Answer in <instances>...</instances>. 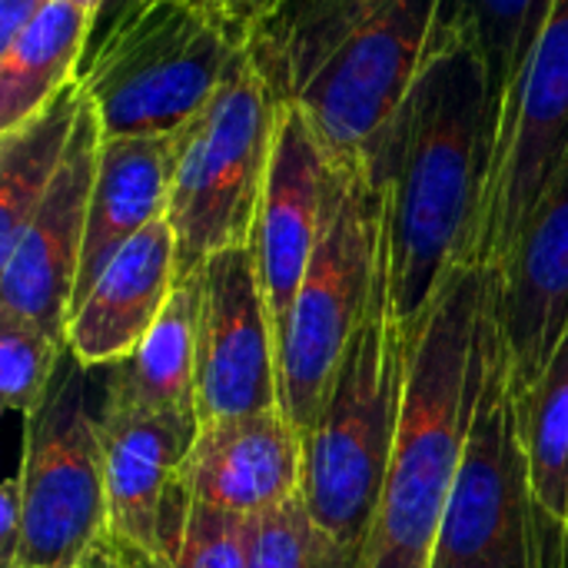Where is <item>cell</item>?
Segmentation results:
<instances>
[{"mask_svg":"<svg viewBox=\"0 0 568 568\" xmlns=\"http://www.w3.org/2000/svg\"><path fill=\"white\" fill-rule=\"evenodd\" d=\"M496 130L476 50L459 37H433L429 60L369 173L383 213L389 296L409 336L446 280L459 266H476Z\"/></svg>","mask_w":568,"mask_h":568,"instance_id":"1","label":"cell"},{"mask_svg":"<svg viewBox=\"0 0 568 568\" xmlns=\"http://www.w3.org/2000/svg\"><path fill=\"white\" fill-rule=\"evenodd\" d=\"M496 270L459 266L409 336L403 423L366 568H429L486 383Z\"/></svg>","mask_w":568,"mask_h":568,"instance_id":"2","label":"cell"},{"mask_svg":"<svg viewBox=\"0 0 568 568\" xmlns=\"http://www.w3.org/2000/svg\"><path fill=\"white\" fill-rule=\"evenodd\" d=\"M409 379V333L389 296L386 263L316 426L303 436V503L310 519L363 559L399 439Z\"/></svg>","mask_w":568,"mask_h":568,"instance_id":"3","label":"cell"},{"mask_svg":"<svg viewBox=\"0 0 568 568\" xmlns=\"http://www.w3.org/2000/svg\"><path fill=\"white\" fill-rule=\"evenodd\" d=\"M250 57V37L200 0H140L87 53L80 87L103 136H173Z\"/></svg>","mask_w":568,"mask_h":568,"instance_id":"4","label":"cell"},{"mask_svg":"<svg viewBox=\"0 0 568 568\" xmlns=\"http://www.w3.org/2000/svg\"><path fill=\"white\" fill-rule=\"evenodd\" d=\"M383 260L379 196L363 173L333 166L323 230L280 336V406L306 436L363 326Z\"/></svg>","mask_w":568,"mask_h":568,"instance_id":"5","label":"cell"},{"mask_svg":"<svg viewBox=\"0 0 568 568\" xmlns=\"http://www.w3.org/2000/svg\"><path fill=\"white\" fill-rule=\"evenodd\" d=\"M280 97L246 57L216 97L176 136V166L166 220L176 236V270L190 276L216 253L253 236Z\"/></svg>","mask_w":568,"mask_h":568,"instance_id":"6","label":"cell"},{"mask_svg":"<svg viewBox=\"0 0 568 568\" xmlns=\"http://www.w3.org/2000/svg\"><path fill=\"white\" fill-rule=\"evenodd\" d=\"M87 373L67 349L47 403L23 419V536L13 568H73L110 539L103 443Z\"/></svg>","mask_w":568,"mask_h":568,"instance_id":"7","label":"cell"},{"mask_svg":"<svg viewBox=\"0 0 568 568\" xmlns=\"http://www.w3.org/2000/svg\"><path fill=\"white\" fill-rule=\"evenodd\" d=\"M443 0H386L323 60L293 103L339 170L369 180L436 37Z\"/></svg>","mask_w":568,"mask_h":568,"instance_id":"8","label":"cell"},{"mask_svg":"<svg viewBox=\"0 0 568 568\" xmlns=\"http://www.w3.org/2000/svg\"><path fill=\"white\" fill-rule=\"evenodd\" d=\"M429 568H539L536 506L499 320Z\"/></svg>","mask_w":568,"mask_h":568,"instance_id":"9","label":"cell"},{"mask_svg":"<svg viewBox=\"0 0 568 568\" xmlns=\"http://www.w3.org/2000/svg\"><path fill=\"white\" fill-rule=\"evenodd\" d=\"M566 153L568 0H552V10L499 113L476 266L503 270Z\"/></svg>","mask_w":568,"mask_h":568,"instance_id":"10","label":"cell"},{"mask_svg":"<svg viewBox=\"0 0 568 568\" xmlns=\"http://www.w3.org/2000/svg\"><path fill=\"white\" fill-rule=\"evenodd\" d=\"M100 443L110 499V542L126 556L170 566L193 496L186 459L200 433L196 409H136L100 399Z\"/></svg>","mask_w":568,"mask_h":568,"instance_id":"11","label":"cell"},{"mask_svg":"<svg viewBox=\"0 0 568 568\" xmlns=\"http://www.w3.org/2000/svg\"><path fill=\"white\" fill-rule=\"evenodd\" d=\"M280 406V336L250 243L203 266L196 416L216 423Z\"/></svg>","mask_w":568,"mask_h":568,"instance_id":"12","label":"cell"},{"mask_svg":"<svg viewBox=\"0 0 568 568\" xmlns=\"http://www.w3.org/2000/svg\"><path fill=\"white\" fill-rule=\"evenodd\" d=\"M100 136L103 130L97 110L83 100L73 140L47 196L13 250L0 260V310L40 323L63 343L83 260Z\"/></svg>","mask_w":568,"mask_h":568,"instance_id":"13","label":"cell"},{"mask_svg":"<svg viewBox=\"0 0 568 568\" xmlns=\"http://www.w3.org/2000/svg\"><path fill=\"white\" fill-rule=\"evenodd\" d=\"M329 173L333 163L310 120L293 100H283L276 116L273 156L250 236L276 336H283L323 230Z\"/></svg>","mask_w":568,"mask_h":568,"instance_id":"14","label":"cell"},{"mask_svg":"<svg viewBox=\"0 0 568 568\" xmlns=\"http://www.w3.org/2000/svg\"><path fill=\"white\" fill-rule=\"evenodd\" d=\"M496 320L519 393L568 329V153L496 273Z\"/></svg>","mask_w":568,"mask_h":568,"instance_id":"15","label":"cell"},{"mask_svg":"<svg viewBox=\"0 0 568 568\" xmlns=\"http://www.w3.org/2000/svg\"><path fill=\"white\" fill-rule=\"evenodd\" d=\"M303 433L283 406L203 423L186 459L193 503L266 519L303 496Z\"/></svg>","mask_w":568,"mask_h":568,"instance_id":"16","label":"cell"},{"mask_svg":"<svg viewBox=\"0 0 568 568\" xmlns=\"http://www.w3.org/2000/svg\"><path fill=\"white\" fill-rule=\"evenodd\" d=\"M176 280V236L170 220H156L126 240L73 303L67 349L87 369L123 363L163 313Z\"/></svg>","mask_w":568,"mask_h":568,"instance_id":"17","label":"cell"},{"mask_svg":"<svg viewBox=\"0 0 568 568\" xmlns=\"http://www.w3.org/2000/svg\"><path fill=\"white\" fill-rule=\"evenodd\" d=\"M173 166L176 136H100L73 303L97 283L126 240L166 220Z\"/></svg>","mask_w":568,"mask_h":568,"instance_id":"18","label":"cell"},{"mask_svg":"<svg viewBox=\"0 0 568 568\" xmlns=\"http://www.w3.org/2000/svg\"><path fill=\"white\" fill-rule=\"evenodd\" d=\"M539 529V568H568V329L542 373L516 393Z\"/></svg>","mask_w":568,"mask_h":568,"instance_id":"19","label":"cell"},{"mask_svg":"<svg viewBox=\"0 0 568 568\" xmlns=\"http://www.w3.org/2000/svg\"><path fill=\"white\" fill-rule=\"evenodd\" d=\"M203 270L180 276L163 313L143 343L116 366H106L103 399L136 409H196Z\"/></svg>","mask_w":568,"mask_h":568,"instance_id":"20","label":"cell"},{"mask_svg":"<svg viewBox=\"0 0 568 568\" xmlns=\"http://www.w3.org/2000/svg\"><path fill=\"white\" fill-rule=\"evenodd\" d=\"M93 17L70 0H50L0 47V130L17 126L80 77Z\"/></svg>","mask_w":568,"mask_h":568,"instance_id":"21","label":"cell"},{"mask_svg":"<svg viewBox=\"0 0 568 568\" xmlns=\"http://www.w3.org/2000/svg\"><path fill=\"white\" fill-rule=\"evenodd\" d=\"M83 100L87 93L77 77L37 113L0 130V260L13 250L47 196L73 140Z\"/></svg>","mask_w":568,"mask_h":568,"instance_id":"22","label":"cell"},{"mask_svg":"<svg viewBox=\"0 0 568 568\" xmlns=\"http://www.w3.org/2000/svg\"><path fill=\"white\" fill-rule=\"evenodd\" d=\"M549 10L552 0H443L439 7L436 37H459L476 50L486 70L496 120Z\"/></svg>","mask_w":568,"mask_h":568,"instance_id":"23","label":"cell"},{"mask_svg":"<svg viewBox=\"0 0 568 568\" xmlns=\"http://www.w3.org/2000/svg\"><path fill=\"white\" fill-rule=\"evenodd\" d=\"M67 343L40 323L0 310V396L10 413L30 419L50 396Z\"/></svg>","mask_w":568,"mask_h":568,"instance_id":"24","label":"cell"},{"mask_svg":"<svg viewBox=\"0 0 568 568\" xmlns=\"http://www.w3.org/2000/svg\"><path fill=\"white\" fill-rule=\"evenodd\" d=\"M253 568H363V559L329 539L300 496L256 523Z\"/></svg>","mask_w":568,"mask_h":568,"instance_id":"25","label":"cell"},{"mask_svg":"<svg viewBox=\"0 0 568 568\" xmlns=\"http://www.w3.org/2000/svg\"><path fill=\"white\" fill-rule=\"evenodd\" d=\"M256 523L260 519L193 503L176 556L166 568H253Z\"/></svg>","mask_w":568,"mask_h":568,"instance_id":"26","label":"cell"},{"mask_svg":"<svg viewBox=\"0 0 568 568\" xmlns=\"http://www.w3.org/2000/svg\"><path fill=\"white\" fill-rule=\"evenodd\" d=\"M20 536H23V483L17 473L0 489V568L17 566Z\"/></svg>","mask_w":568,"mask_h":568,"instance_id":"27","label":"cell"},{"mask_svg":"<svg viewBox=\"0 0 568 568\" xmlns=\"http://www.w3.org/2000/svg\"><path fill=\"white\" fill-rule=\"evenodd\" d=\"M200 3H206V7H213V10H220V13H226L240 30H246V37L260 27V23H266L286 0H200Z\"/></svg>","mask_w":568,"mask_h":568,"instance_id":"28","label":"cell"},{"mask_svg":"<svg viewBox=\"0 0 568 568\" xmlns=\"http://www.w3.org/2000/svg\"><path fill=\"white\" fill-rule=\"evenodd\" d=\"M50 0H0V47H7Z\"/></svg>","mask_w":568,"mask_h":568,"instance_id":"29","label":"cell"},{"mask_svg":"<svg viewBox=\"0 0 568 568\" xmlns=\"http://www.w3.org/2000/svg\"><path fill=\"white\" fill-rule=\"evenodd\" d=\"M73 568H126V562H123V556L116 552V546L106 539V542H100L97 549H90Z\"/></svg>","mask_w":568,"mask_h":568,"instance_id":"30","label":"cell"},{"mask_svg":"<svg viewBox=\"0 0 568 568\" xmlns=\"http://www.w3.org/2000/svg\"><path fill=\"white\" fill-rule=\"evenodd\" d=\"M130 7H136V0H106V3H103V10H100V20H97V27H93V37L100 40V37H103V33H106V30L123 17Z\"/></svg>","mask_w":568,"mask_h":568,"instance_id":"31","label":"cell"},{"mask_svg":"<svg viewBox=\"0 0 568 568\" xmlns=\"http://www.w3.org/2000/svg\"><path fill=\"white\" fill-rule=\"evenodd\" d=\"M70 3H77L80 10H87V13L93 17V27H97V20H100V10H103V3H106V0H70Z\"/></svg>","mask_w":568,"mask_h":568,"instance_id":"32","label":"cell"},{"mask_svg":"<svg viewBox=\"0 0 568 568\" xmlns=\"http://www.w3.org/2000/svg\"><path fill=\"white\" fill-rule=\"evenodd\" d=\"M120 552V549H116ZM123 556V562H126V568H160L156 562H150V559H143V556H126V552H120Z\"/></svg>","mask_w":568,"mask_h":568,"instance_id":"33","label":"cell"},{"mask_svg":"<svg viewBox=\"0 0 568 568\" xmlns=\"http://www.w3.org/2000/svg\"><path fill=\"white\" fill-rule=\"evenodd\" d=\"M136 3H140V0H136Z\"/></svg>","mask_w":568,"mask_h":568,"instance_id":"34","label":"cell"}]
</instances>
